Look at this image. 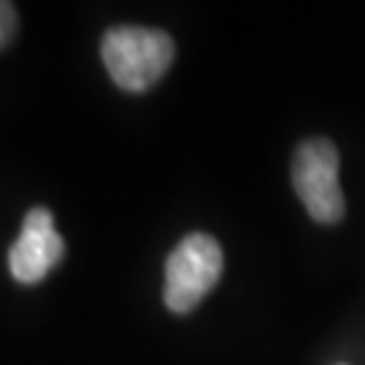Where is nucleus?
<instances>
[{
	"instance_id": "nucleus-1",
	"label": "nucleus",
	"mask_w": 365,
	"mask_h": 365,
	"mask_svg": "<svg viewBox=\"0 0 365 365\" xmlns=\"http://www.w3.org/2000/svg\"><path fill=\"white\" fill-rule=\"evenodd\" d=\"M101 54L117 87L144 92L173 63V41L163 30L114 27L106 33Z\"/></svg>"
},
{
	"instance_id": "nucleus-2",
	"label": "nucleus",
	"mask_w": 365,
	"mask_h": 365,
	"mask_svg": "<svg viewBox=\"0 0 365 365\" xmlns=\"http://www.w3.org/2000/svg\"><path fill=\"white\" fill-rule=\"evenodd\" d=\"M222 276V249L217 238L192 233L170 252L165 262V306L173 314H190L209 295Z\"/></svg>"
},
{
	"instance_id": "nucleus-3",
	"label": "nucleus",
	"mask_w": 365,
	"mask_h": 365,
	"mask_svg": "<svg viewBox=\"0 0 365 365\" xmlns=\"http://www.w3.org/2000/svg\"><path fill=\"white\" fill-rule=\"evenodd\" d=\"M292 187L314 222H341L344 192L339 184V152L327 138H309L298 146L292 160Z\"/></svg>"
},
{
	"instance_id": "nucleus-4",
	"label": "nucleus",
	"mask_w": 365,
	"mask_h": 365,
	"mask_svg": "<svg viewBox=\"0 0 365 365\" xmlns=\"http://www.w3.org/2000/svg\"><path fill=\"white\" fill-rule=\"evenodd\" d=\"M66 244L54 230V220L46 209H33L22 222V233L9 252L11 276L22 284H36L63 260Z\"/></svg>"
},
{
	"instance_id": "nucleus-5",
	"label": "nucleus",
	"mask_w": 365,
	"mask_h": 365,
	"mask_svg": "<svg viewBox=\"0 0 365 365\" xmlns=\"http://www.w3.org/2000/svg\"><path fill=\"white\" fill-rule=\"evenodd\" d=\"M14 30H16V9L11 3L0 0V46H6L11 41Z\"/></svg>"
}]
</instances>
